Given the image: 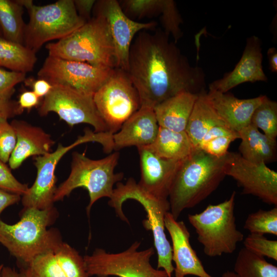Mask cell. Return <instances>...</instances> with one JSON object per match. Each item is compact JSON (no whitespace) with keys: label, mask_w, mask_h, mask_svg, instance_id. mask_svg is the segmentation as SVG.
I'll return each instance as SVG.
<instances>
[{"label":"cell","mask_w":277,"mask_h":277,"mask_svg":"<svg viewBox=\"0 0 277 277\" xmlns=\"http://www.w3.org/2000/svg\"><path fill=\"white\" fill-rule=\"evenodd\" d=\"M97 111L113 134L141 107L138 93L127 72L115 68L107 82L94 94Z\"/></svg>","instance_id":"cell-10"},{"label":"cell","mask_w":277,"mask_h":277,"mask_svg":"<svg viewBox=\"0 0 277 277\" xmlns=\"http://www.w3.org/2000/svg\"><path fill=\"white\" fill-rule=\"evenodd\" d=\"M228 152L216 157L195 147L181 161L168 196L169 212L175 220L184 210L198 205L218 187L226 176Z\"/></svg>","instance_id":"cell-2"},{"label":"cell","mask_w":277,"mask_h":277,"mask_svg":"<svg viewBox=\"0 0 277 277\" xmlns=\"http://www.w3.org/2000/svg\"><path fill=\"white\" fill-rule=\"evenodd\" d=\"M140 244L136 241L127 249L116 253L97 248L91 255H86L83 259L89 276L168 277L165 271L155 269L150 263L154 248L137 250Z\"/></svg>","instance_id":"cell-9"},{"label":"cell","mask_w":277,"mask_h":277,"mask_svg":"<svg viewBox=\"0 0 277 277\" xmlns=\"http://www.w3.org/2000/svg\"><path fill=\"white\" fill-rule=\"evenodd\" d=\"M54 252L66 277H89L83 257L69 244L61 242Z\"/></svg>","instance_id":"cell-30"},{"label":"cell","mask_w":277,"mask_h":277,"mask_svg":"<svg viewBox=\"0 0 277 277\" xmlns=\"http://www.w3.org/2000/svg\"><path fill=\"white\" fill-rule=\"evenodd\" d=\"M206 92L199 94L185 130L194 147L199 145L212 127L226 125L208 100Z\"/></svg>","instance_id":"cell-25"},{"label":"cell","mask_w":277,"mask_h":277,"mask_svg":"<svg viewBox=\"0 0 277 277\" xmlns=\"http://www.w3.org/2000/svg\"><path fill=\"white\" fill-rule=\"evenodd\" d=\"M233 272L237 277H277L275 265L244 247L238 253Z\"/></svg>","instance_id":"cell-28"},{"label":"cell","mask_w":277,"mask_h":277,"mask_svg":"<svg viewBox=\"0 0 277 277\" xmlns=\"http://www.w3.org/2000/svg\"><path fill=\"white\" fill-rule=\"evenodd\" d=\"M159 127L153 108L141 106L112 135L114 150L148 146L155 140Z\"/></svg>","instance_id":"cell-19"},{"label":"cell","mask_w":277,"mask_h":277,"mask_svg":"<svg viewBox=\"0 0 277 277\" xmlns=\"http://www.w3.org/2000/svg\"><path fill=\"white\" fill-rule=\"evenodd\" d=\"M206 96L224 124L238 132L250 124L253 112L262 102L265 95L240 99L230 93L209 90L206 92Z\"/></svg>","instance_id":"cell-20"},{"label":"cell","mask_w":277,"mask_h":277,"mask_svg":"<svg viewBox=\"0 0 277 277\" xmlns=\"http://www.w3.org/2000/svg\"><path fill=\"white\" fill-rule=\"evenodd\" d=\"M48 55L86 63L101 68H115L114 47L105 18L94 14L68 36L46 45Z\"/></svg>","instance_id":"cell-4"},{"label":"cell","mask_w":277,"mask_h":277,"mask_svg":"<svg viewBox=\"0 0 277 277\" xmlns=\"http://www.w3.org/2000/svg\"><path fill=\"white\" fill-rule=\"evenodd\" d=\"M244 228L250 233L277 235V207L269 210L260 209L250 213Z\"/></svg>","instance_id":"cell-31"},{"label":"cell","mask_w":277,"mask_h":277,"mask_svg":"<svg viewBox=\"0 0 277 277\" xmlns=\"http://www.w3.org/2000/svg\"><path fill=\"white\" fill-rule=\"evenodd\" d=\"M3 266L4 265L3 264L0 265V275Z\"/></svg>","instance_id":"cell-47"},{"label":"cell","mask_w":277,"mask_h":277,"mask_svg":"<svg viewBox=\"0 0 277 277\" xmlns=\"http://www.w3.org/2000/svg\"><path fill=\"white\" fill-rule=\"evenodd\" d=\"M42 100L33 91H26L19 95L17 102L20 109L23 112L24 109L30 111L34 107H38Z\"/></svg>","instance_id":"cell-40"},{"label":"cell","mask_w":277,"mask_h":277,"mask_svg":"<svg viewBox=\"0 0 277 277\" xmlns=\"http://www.w3.org/2000/svg\"><path fill=\"white\" fill-rule=\"evenodd\" d=\"M225 173L243 188V194H251L263 202L277 205V173L264 163H253L240 153H227Z\"/></svg>","instance_id":"cell-14"},{"label":"cell","mask_w":277,"mask_h":277,"mask_svg":"<svg viewBox=\"0 0 277 277\" xmlns=\"http://www.w3.org/2000/svg\"><path fill=\"white\" fill-rule=\"evenodd\" d=\"M241 143L239 150L245 160L253 163L274 161L276 156V141L261 133L250 124L238 132Z\"/></svg>","instance_id":"cell-23"},{"label":"cell","mask_w":277,"mask_h":277,"mask_svg":"<svg viewBox=\"0 0 277 277\" xmlns=\"http://www.w3.org/2000/svg\"><path fill=\"white\" fill-rule=\"evenodd\" d=\"M244 248L258 255L277 261V241L267 239L264 235L250 233L243 242Z\"/></svg>","instance_id":"cell-34"},{"label":"cell","mask_w":277,"mask_h":277,"mask_svg":"<svg viewBox=\"0 0 277 277\" xmlns=\"http://www.w3.org/2000/svg\"><path fill=\"white\" fill-rule=\"evenodd\" d=\"M23 269L29 277H66L56 259L54 250L39 254Z\"/></svg>","instance_id":"cell-32"},{"label":"cell","mask_w":277,"mask_h":277,"mask_svg":"<svg viewBox=\"0 0 277 277\" xmlns=\"http://www.w3.org/2000/svg\"><path fill=\"white\" fill-rule=\"evenodd\" d=\"M1 37H2V33H1V30H0V38Z\"/></svg>","instance_id":"cell-48"},{"label":"cell","mask_w":277,"mask_h":277,"mask_svg":"<svg viewBox=\"0 0 277 277\" xmlns=\"http://www.w3.org/2000/svg\"><path fill=\"white\" fill-rule=\"evenodd\" d=\"M37 108L40 115L54 112L70 127L84 123L93 126L95 132H108L96 108L93 94L67 86L52 85Z\"/></svg>","instance_id":"cell-11"},{"label":"cell","mask_w":277,"mask_h":277,"mask_svg":"<svg viewBox=\"0 0 277 277\" xmlns=\"http://www.w3.org/2000/svg\"><path fill=\"white\" fill-rule=\"evenodd\" d=\"M20 200L21 195L0 189V214L7 207L17 203Z\"/></svg>","instance_id":"cell-43"},{"label":"cell","mask_w":277,"mask_h":277,"mask_svg":"<svg viewBox=\"0 0 277 277\" xmlns=\"http://www.w3.org/2000/svg\"><path fill=\"white\" fill-rule=\"evenodd\" d=\"M236 192L216 205H208L203 211L189 214L188 219L194 228L203 251L210 257L232 253L243 234L236 228L234 215Z\"/></svg>","instance_id":"cell-7"},{"label":"cell","mask_w":277,"mask_h":277,"mask_svg":"<svg viewBox=\"0 0 277 277\" xmlns=\"http://www.w3.org/2000/svg\"><path fill=\"white\" fill-rule=\"evenodd\" d=\"M169 35L161 29L139 32L130 46L127 72L141 106L152 108L180 93L206 92L203 69L192 66Z\"/></svg>","instance_id":"cell-1"},{"label":"cell","mask_w":277,"mask_h":277,"mask_svg":"<svg viewBox=\"0 0 277 277\" xmlns=\"http://www.w3.org/2000/svg\"><path fill=\"white\" fill-rule=\"evenodd\" d=\"M164 222L172 240L175 277H185L188 275L214 277L206 271L192 248L190 243V234L185 223L175 220L169 211L165 215Z\"/></svg>","instance_id":"cell-17"},{"label":"cell","mask_w":277,"mask_h":277,"mask_svg":"<svg viewBox=\"0 0 277 277\" xmlns=\"http://www.w3.org/2000/svg\"><path fill=\"white\" fill-rule=\"evenodd\" d=\"M250 124L261 129L264 134L276 140L277 136V103L265 97L255 108L250 120Z\"/></svg>","instance_id":"cell-29"},{"label":"cell","mask_w":277,"mask_h":277,"mask_svg":"<svg viewBox=\"0 0 277 277\" xmlns=\"http://www.w3.org/2000/svg\"><path fill=\"white\" fill-rule=\"evenodd\" d=\"M24 82L26 85L31 86L35 94L42 99L48 94L52 88V85L50 83L42 78L26 79Z\"/></svg>","instance_id":"cell-41"},{"label":"cell","mask_w":277,"mask_h":277,"mask_svg":"<svg viewBox=\"0 0 277 277\" xmlns=\"http://www.w3.org/2000/svg\"><path fill=\"white\" fill-rule=\"evenodd\" d=\"M78 14L86 22L91 18V13L96 2L94 0H73Z\"/></svg>","instance_id":"cell-42"},{"label":"cell","mask_w":277,"mask_h":277,"mask_svg":"<svg viewBox=\"0 0 277 277\" xmlns=\"http://www.w3.org/2000/svg\"><path fill=\"white\" fill-rule=\"evenodd\" d=\"M129 199L138 202L146 212L147 219L143 221V224L153 234L157 254V269L163 268L168 277H172L174 269L172 264V249L165 232L164 222L165 215L170 211L168 199H160L148 193L132 178L129 179L125 184L117 183L108 204L114 208L120 218L127 223L128 221L124 214L122 205Z\"/></svg>","instance_id":"cell-5"},{"label":"cell","mask_w":277,"mask_h":277,"mask_svg":"<svg viewBox=\"0 0 277 277\" xmlns=\"http://www.w3.org/2000/svg\"><path fill=\"white\" fill-rule=\"evenodd\" d=\"M10 124L16 136L15 146L8 161L11 169L19 168L30 156L50 152L55 142L42 128L22 120H14Z\"/></svg>","instance_id":"cell-21"},{"label":"cell","mask_w":277,"mask_h":277,"mask_svg":"<svg viewBox=\"0 0 277 277\" xmlns=\"http://www.w3.org/2000/svg\"><path fill=\"white\" fill-rule=\"evenodd\" d=\"M263 54L260 39L253 35L246 40V46L239 62L231 72L209 85V90L226 93L246 82H267L262 66Z\"/></svg>","instance_id":"cell-18"},{"label":"cell","mask_w":277,"mask_h":277,"mask_svg":"<svg viewBox=\"0 0 277 277\" xmlns=\"http://www.w3.org/2000/svg\"><path fill=\"white\" fill-rule=\"evenodd\" d=\"M137 150L141 168L138 185L154 196L168 199L181 161L160 157L144 147H138Z\"/></svg>","instance_id":"cell-16"},{"label":"cell","mask_w":277,"mask_h":277,"mask_svg":"<svg viewBox=\"0 0 277 277\" xmlns=\"http://www.w3.org/2000/svg\"><path fill=\"white\" fill-rule=\"evenodd\" d=\"M0 277H29L26 270L21 268L19 272L9 267L3 266Z\"/></svg>","instance_id":"cell-44"},{"label":"cell","mask_w":277,"mask_h":277,"mask_svg":"<svg viewBox=\"0 0 277 277\" xmlns=\"http://www.w3.org/2000/svg\"><path fill=\"white\" fill-rule=\"evenodd\" d=\"M28 185L19 182L6 164L0 161V189L19 195L24 194Z\"/></svg>","instance_id":"cell-38"},{"label":"cell","mask_w":277,"mask_h":277,"mask_svg":"<svg viewBox=\"0 0 277 277\" xmlns=\"http://www.w3.org/2000/svg\"><path fill=\"white\" fill-rule=\"evenodd\" d=\"M26 79V73L0 68V98L10 100L15 92V86Z\"/></svg>","instance_id":"cell-36"},{"label":"cell","mask_w":277,"mask_h":277,"mask_svg":"<svg viewBox=\"0 0 277 277\" xmlns=\"http://www.w3.org/2000/svg\"><path fill=\"white\" fill-rule=\"evenodd\" d=\"M26 9L29 20L24 45L35 53L46 43L68 36L86 22L78 14L73 0H59L43 6L32 4Z\"/></svg>","instance_id":"cell-8"},{"label":"cell","mask_w":277,"mask_h":277,"mask_svg":"<svg viewBox=\"0 0 277 277\" xmlns=\"http://www.w3.org/2000/svg\"><path fill=\"white\" fill-rule=\"evenodd\" d=\"M97 133L89 129L84 130V134L70 145L58 144L56 149L44 155L35 157L34 165L37 169L36 179L30 188L22 195L24 208L45 210L53 207L54 196L56 190L55 169L62 157L70 149L83 143L97 142Z\"/></svg>","instance_id":"cell-13"},{"label":"cell","mask_w":277,"mask_h":277,"mask_svg":"<svg viewBox=\"0 0 277 277\" xmlns=\"http://www.w3.org/2000/svg\"><path fill=\"white\" fill-rule=\"evenodd\" d=\"M269 69L272 72H277V50L274 47L270 48L267 51Z\"/></svg>","instance_id":"cell-45"},{"label":"cell","mask_w":277,"mask_h":277,"mask_svg":"<svg viewBox=\"0 0 277 277\" xmlns=\"http://www.w3.org/2000/svg\"><path fill=\"white\" fill-rule=\"evenodd\" d=\"M120 154L116 151L100 160H92L84 154L72 153L71 171L68 178L57 187L54 202L62 200L75 189H86L90 197L88 213L94 203L100 199L112 195L113 186L123 178L122 172L114 173Z\"/></svg>","instance_id":"cell-6"},{"label":"cell","mask_w":277,"mask_h":277,"mask_svg":"<svg viewBox=\"0 0 277 277\" xmlns=\"http://www.w3.org/2000/svg\"><path fill=\"white\" fill-rule=\"evenodd\" d=\"M16 136L8 120L0 121V161L6 164L15 148Z\"/></svg>","instance_id":"cell-35"},{"label":"cell","mask_w":277,"mask_h":277,"mask_svg":"<svg viewBox=\"0 0 277 277\" xmlns=\"http://www.w3.org/2000/svg\"><path fill=\"white\" fill-rule=\"evenodd\" d=\"M53 207L45 210L24 208L21 220L13 225L0 221V243L26 267L36 256L54 250L63 241L58 230L47 229L57 217Z\"/></svg>","instance_id":"cell-3"},{"label":"cell","mask_w":277,"mask_h":277,"mask_svg":"<svg viewBox=\"0 0 277 277\" xmlns=\"http://www.w3.org/2000/svg\"><path fill=\"white\" fill-rule=\"evenodd\" d=\"M36 61V53L24 45L0 38V67L26 74L33 71Z\"/></svg>","instance_id":"cell-26"},{"label":"cell","mask_w":277,"mask_h":277,"mask_svg":"<svg viewBox=\"0 0 277 277\" xmlns=\"http://www.w3.org/2000/svg\"><path fill=\"white\" fill-rule=\"evenodd\" d=\"M114 69L48 55L37 76L52 85L67 86L94 95L109 79Z\"/></svg>","instance_id":"cell-12"},{"label":"cell","mask_w":277,"mask_h":277,"mask_svg":"<svg viewBox=\"0 0 277 277\" xmlns=\"http://www.w3.org/2000/svg\"><path fill=\"white\" fill-rule=\"evenodd\" d=\"M144 147L160 157L175 161L185 159L195 148L185 131L177 132L161 127L153 143Z\"/></svg>","instance_id":"cell-24"},{"label":"cell","mask_w":277,"mask_h":277,"mask_svg":"<svg viewBox=\"0 0 277 277\" xmlns=\"http://www.w3.org/2000/svg\"><path fill=\"white\" fill-rule=\"evenodd\" d=\"M222 277H237L233 271H226L223 273Z\"/></svg>","instance_id":"cell-46"},{"label":"cell","mask_w":277,"mask_h":277,"mask_svg":"<svg viewBox=\"0 0 277 277\" xmlns=\"http://www.w3.org/2000/svg\"><path fill=\"white\" fill-rule=\"evenodd\" d=\"M237 138H240L239 134L221 136L200 144L196 148L212 156L221 157L227 154L230 144Z\"/></svg>","instance_id":"cell-37"},{"label":"cell","mask_w":277,"mask_h":277,"mask_svg":"<svg viewBox=\"0 0 277 277\" xmlns=\"http://www.w3.org/2000/svg\"><path fill=\"white\" fill-rule=\"evenodd\" d=\"M119 2L124 13L129 17L138 18L160 14L163 0H125Z\"/></svg>","instance_id":"cell-33"},{"label":"cell","mask_w":277,"mask_h":277,"mask_svg":"<svg viewBox=\"0 0 277 277\" xmlns=\"http://www.w3.org/2000/svg\"><path fill=\"white\" fill-rule=\"evenodd\" d=\"M198 95L183 92L156 105L153 110L159 126L174 131H185Z\"/></svg>","instance_id":"cell-22"},{"label":"cell","mask_w":277,"mask_h":277,"mask_svg":"<svg viewBox=\"0 0 277 277\" xmlns=\"http://www.w3.org/2000/svg\"><path fill=\"white\" fill-rule=\"evenodd\" d=\"M24 7L17 0H0V30L3 38L24 45L26 24Z\"/></svg>","instance_id":"cell-27"},{"label":"cell","mask_w":277,"mask_h":277,"mask_svg":"<svg viewBox=\"0 0 277 277\" xmlns=\"http://www.w3.org/2000/svg\"><path fill=\"white\" fill-rule=\"evenodd\" d=\"M22 113L17 101L0 98V121L8 120Z\"/></svg>","instance_id":"cell-39"},{"label":"cell","mask_w":277,"mask_h":277,"mask_svg":"<svg viewBox=\"0 0 277 277\" xmlns=\"http://www.w3.org/2000/svg\"><path fill=\"white\" fill-rule=\"evenodd\" d=\"M92 12L106 19L114 47L116 68L127 72L129 50L135 35L142 30L155 28L157 23H140L132 19L116 0L96 1Z\"/></svg>","instance_id":"cell-15"}]
</instances>
